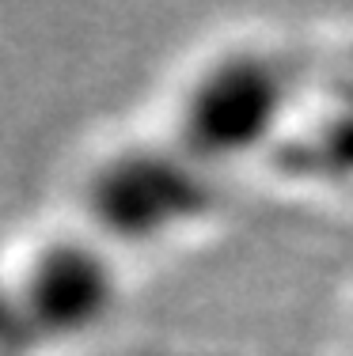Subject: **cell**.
Returning <instances> with one entry per match:
<instances>
[{
	"label": "cell",
	"mask_w": 353,
	"mask_h": 356,
	"mask_svg": "<svg viewBox=\"0 0 353 356\" xmlns=\"http://www.w3.org/2000/svg\"><path fill=\"white\" fill-rule=\"evenodd\" d=\"M221 182L171 137L114 144L84 171L80 227L122 258L171 247L217 216Z\"/></svg>",
	"instance_id": "2"
},
{
	"label": "cell",
	"mask_w": 353,
	"mask_h": 356,
	"mask_svg": "<svg viewBox=\"0 0 353 356\" xmlns=\"http://www.w3.org/2000/svg\"><path fill=\"white\" fill-rule=\"evenodd\" d=\"M308 163L315 159V171L327 178H342V186L353 182V88L334 99V106L308 129Z\"/></svg>",
	"instance_id": "4"
},
{
	"label": "cell",
	"mask_w": 353,
	"mask_h": 356,
	"mask_svg": "<svg viewBox=\"0 0 353 356\" xmlns=\"http://www.w3.org/2000/svg\"><path fill=\"white\" fill-rule=\"evenodd\" d=\"M4 300L15 337L46 349L80 345L122 307V254L80 224L49 232L4 277Z\"/></svg>",
	"instance_id": "3"
},
{
	"label": "cell",
	"mask_w": 353,
	"mask_h": 356,
	"mask_svg": "<svg viewBox=\"0 0 353 356\" xmlns=\"http://www.w3.org/2000/svg\"><path fill=\"white\" fill-rule=\"evenodd\" d=\"M304 103L300 69L274 42H228L201 57L171 106V137L209 171L228 175L289 140Z\"/></svg>",
	"instance_id": "1"
}]
</instances>
